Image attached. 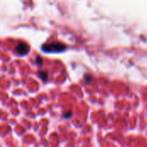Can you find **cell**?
Here are the masks:
<instances>
[{
    "label": "cell",
    "instance_id": "cell-6",
    "mask_svg": "<svg viewBox=\"0 0 147 147\" xmlns=\"http://www.w3.org/2000/svg\"><path fill=\"white\" fill-rule=\"evenodd\" d=\"M72 112H71V111H68V112H66V114H64V117L66 118H70V117H72Z\"/></svg>",
    "mask_w": 147,
    "mask_h": 147
},
{
    "label": "cell",
    "instance_id": "cell-2",
    "mask_svg": "<svg viewBox=\"0 0 147 147\" xmlns=\"http://www.w3.org/2000/svg\"><path fill=\"white\" fill-rule=\"evenodd\" d=\"M16 51L20 55H25L29 52V46L25 42H20L16 47Z\"/></svg>",
    "mask_w": 147,
    "mask_h": 147
},
{
    "label": "cell",
    "instance_id": "cell-5",
    "mask_svg": "<svg viewBox=\"0 0 147 147\" xmlns=\"http://www.w3.org/2000/svg\"><path fill=\"white\" fill-rule=\"evenodd\" d=\"M42 59H41V57H40V56H37V57H36V59H35V63H37V65L38 66H41L42 65Z\"/></svg>",
    "mask_w": 147,
    "mask_h": 147
},
{
    "label": "cell",
    "instance_id": "cell-4",
    "mask_svg": "<svg viewBox=\"0 0 147 147\" xmlns=\"http://www.w3.org/2000/svg\"><path fill=\"white\" fill-rule=\"evenodd\" d=\"M84 80H85L86 83H90L92 81V76L89 74H86V75H84Z\"/></svg>",
    "mask_w": 147,
    "mask_h": 147
},
{
    "label": "cell",
    "instance_id": "cell-1",
    "mask_svg": "<svg viewBox=\"0 0 147 147\" xmlns=\"http://www.w3.org/2000/svg\"><path fill=\"white\" fill-rule=\"evenodd\" d=\"M41 49L46 53H59L65 51L66 49V46L60 42H51L44 44L41 47Z\"/></svg>",
    "mask_w": 147,
    "mask_h": 147
},
{
    "label": "cell",
    "instance_id": "cell-3",
    "mask_svg": "<svg viewBox=\"0 0 147 147\" xmlns=\"http://www.w3.org/2000/svg\"><path fill=\"white\" fill-rule=\"evenodd\" d=\"M38 75L40 76V78H41L42 81H47V74L46 72L42 71V70H40V71L38 72Z\"/></svg>",
    "mask_w": 147,
    "mask_h": 147
}]
</instances>
